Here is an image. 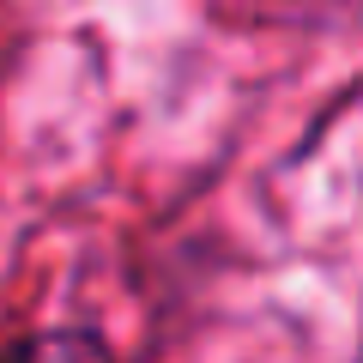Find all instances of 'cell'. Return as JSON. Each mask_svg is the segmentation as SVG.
Returning <instances> with one entry per match:
<instances>
[{
  "label": "cell",
  "mask_w": 363,
  "mask_h": 363,
  "mask_svg": "<svg viewBox=\"0 0 363 363\" xmlns=\"http://www.w3.org/2000/svg\"><path fill=\"white\" fill-rule=\"evenodd\" d=\"M0 363H109V351L91 333H43V339H25L18 351H6Z\"/></svg>",
  "instance_id": "6da1fadb"
}]
</instances>
